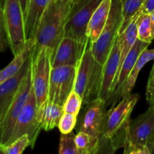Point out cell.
Masks as SVG:
<instances>
[{
  "instance_id": "484cf974",
  "label": "cell",
  "mask_w": 154,
  "mask_h": 154,
  "mask_svg": "<svg viewBox=\"0 0 154 154\" xmlns=\"http://www.w3.org/2000/svg\"><path fill=\"white\" fill-rule=\"evenodd\" d=\"M82 108V99L81 96L75 91L71 92L63 105L64 113L78 115Z\"/></svg>"
},
{
  "instance_id": "4fadbf2b",
  "label": "cell",
  "mask_w": 154,
  "mask_h": 154,
  "mask_svg": "<svg viewBox=\"0 0 154 154\" xmlns=\"http://www.w3.org/2000/svg\"><path fill=\"white\" fill-rule=\"evenodd\" d=\"M91 42L84 43L70 36H65L52 59V68L63 66L76 67Z\"/></svg>"
},
{
  "instance_id": "cb8c5ba5",
  "label": "cell",
  "mask_w": 154,
  "mask_h": 154,
  "mask_svg": "<svg viewBox=\"0 0 154 154\" xmlns=\"http://www.w3.org/2000/svg\"><path fill=\"white\" fill-rule=\"evenodd\" d=\"M138 39L142 42L151 43L154 39V35L152 29L151 18L150 14H141V20L138 27Z\"/></svg>"
},
{
  "instance_id": "7a4b0ae2",
  "label": "cell",
  "mask_w": 154,
  "mask_h": 154,
  "mask_svg": "<svg viewBox=\"0 0 154 154\" xmlns=\"http://www.w3.org/2000/svg\"><path fill=\"white\" fill-rule=\"evenodd\" d=\"M71 6L72 0L50 1L38 28L33 51H38L43 47H49L54 54L65 37V27Z\"/></svg>"
},
{
  "instance_id": "44dd1931",
  "label": "cell",
  "mask_w": 154,
  "mask_h": 154,
  "mask_svg": "<svg viewBox=\"0 0 154 154\" xmlns=\"http://www.w3.org/2000/svg\"><path fill=\"white\" fill-rule=\"evenodd\" d=\"M153 60H154V48L153 49H148V48H147L145 50H144L137 60L132 71L129 73L127 81L125 84L123 92H122L121 99L129 96L132 93V91L135 87L137 78H138L141 70L148 62Z\"/></svg>"
},
{
  "instance_id": "7c38bea8",
  "label": "cell",
  "mask_w": 154,
  "mask_h": 154,
  "mask_svg": "<svg viewBox=\"0 0 154 154\" xmlns=\"http://www.w3.org/2000/svg\"><path fill=\"white\" fill-rule=\"evenodd\" d=\"M32 87V66L28 75L26 77L23 82L19 91L17 93L14 99L12 102L4 120L2 123L1 129V139L0 143L2 146L6 145L8 142L11 135L12 131L14 127L17 117L20 113L21 110L26 102L30 91Z\"/></svg>"
},
{
  "instance_id": "8fae6325",
  "label": "cell",
  "mask_w": 154,
  "mask_h": 154,
  "mask_svg": "<svg viewBox=\"0 0 154 154\" xmlns=\"http://www.w3.org/2000/svg\"><path fill=\"white\" fill-rule=\"evenodd\" d=\"M76 67L63 66L52 68L50 78L48 100L63 106L71 92L74 90Z\"/></svg>"
},
{
  "instance_id": "2e32d148",
  "label": "cell",
  "mask_w": 154,
  "mask_h": 154,
  "mask_svg": "<svg viewBox=\"0 0 154 154\" xmlns=\"http://www.w3.org/2000/svg\"><path fill=\"white\" fill-rule=\"evenodd\" d=\"M150 43L142 42V41L137 39L135 43L131 48L130 51L128 54L127 57L122 64L120 70L119 72L118 75L114 81V87H113L112 93H111V99L109 100V103L112 104L113 106L118 102L119 99H121V94L123 92V87L126 84L127 78L129 77V73L132 71V68L135 66L137 60L141 55L144 50L148 48Z\"/></svg>"
},
{
  "instance_id": "8d00e7d4",
  "label": "cell",
  "mask_w": 154,
  "mask_h": 154,
  "mask_svg": "<svg viewBox=\"0 0 154 154\" xmlns=\"http://www.w3.org/2000/svg\"><path fill=\"white\" fill-rule=\"evenodd\" d=\"M153 106H154V105H153Z\"/></svg>"
},
{
  "instance_id": "30bf717a",
  "label": "cell",
  "mask_w": 154,
  "mask_h": 154,
  "mask_svg": "<svg viewBox=\"0 0 154 154\" xmlns=\"http://www.w3.org/2000/svg\"><path fill=\"white\" fill-rule=\"evenodd\" d=\"M37 101L32 87L26 102L18 116L11 138L7 144L13 142L14 140L22 135L28 134L31 138L32 147H34L38 136L42 129V126L37 118Z\"/></svg>"
},
{
  "instance_id": "4316f807",
  "label": "cell",
  "mask_w": 154,
  "mask_h": 154,
  "mask_svg": "<svg viewBox=\"0 0 154 154\" xmlns=\"http://www.w3.org/2000/svg\"><path fill=\"white\" fill-rule=\"evenodd\" d=\"M78 115L69 113H64L60 119L58 124V128L60 132L63 134H67L72 132L74 128L77 125V118Z\"/></svg>"
},
{
  "instance_id": "8992f818",
  "label": "cell",
  "mask_w": 154,
  "mask_h": 154,
  "mask_svg": "<svg viewBox=\"0 0 154 154\" xmlns=\"http://www.w3.org/2000/svg\"><path fill=\"white\" fill-rule=\"evenodd\" d=\"M123 21L122 0H111V9L106 24L98 40L92 43L91 45L95 59L101 64L105 65L114 42L118 36Z\"/></svg>"
},
{
  "instance_id": "e575fe53",
  "label": "cell",
  "mask_w": 154,
  "mask_h": 154,
  "mask_svg": "<svg viewBox=\"0 0 154 154\" xmlns=\"http://www.w3.org/2000/svg\"><path fill=\"white\" fill-rule=\"evenodd\" d=\"M1 129H2V123L1 122H0V139H1ZM2 147L1 145V143H0V147Z\"/></svg>"
},
{
  "instance_id": "d4e9b609",
  "label": "cell",
  "mask_w": 154,
  "mask_h": 154,
  "mask_svg": "<svg viewBox=\"0 0 154 154\" xmlns=\"http://www.w3.org/2000/svg\"><path fill=\"white\" fill-rule=\"evenodd\" d=\"M75 135L72 132L67 134L61 133L59 153L60 154H78L76 144Z\"/></svg>"
},
{
  "instance_id": "836d02e7",
  "label": "cell",
  "mask_w": 154,
  "mask_h": 154,
  "mask_svg": "<svg viewBox=\"0 0 154 154\" xmlns=\"http://www.w3.org/2000/svg\"><path fill=\"white\" fill-rule=\"evenodd\" d=\"M5 2V0H0V8H4Z\"/></svg>"
},
{
  "instance_id": "6da1fadb",
  "label": "cell",
  "mask_w": 154,
  "mask_h": 154,
  "mask_svg": "<svg viewBox=\"0 0 154 154\" xmlns=\"http://www.w3.org/2000/svg\"><path fill=\"white\" fill-rule=\"evenodd\" d=\"M138 99L139 95L131 93L123 98L117 106H113L108 111L103 138L96 153H114L119 148L124 147L131 114Z\"/></svg>"
},
{
  "instance_id": "52a82bcc",
  "label": "cell",
  "mask_w": 154,
  "mask_h": 154,
  "mask_svg": "<svg viewBox=\"0 0 154 154\" xmlns=\"http://www.w3.org/2000/svg\"><path fill=\"white\" fill-rule=\"evenodd\" d=\"M53 56L54 51L49 47L32 53V81L38 107L48 99Z\"/></svg>"
},
{
  "instance_id": "4dcf8cb0",
  "label": "cell",
  "mask_w": 154,
  "mask_h": 154,
  "mask_svg": "<svg viewBox=\"0 0 154 154\" xmlns=\"http://www.w3.org/2000/svg\"><path fill=\"white\" fill-rule=\"evenodd\" d=\"M140 10L143 14H150L154 11V0H144L142 7Z\"/></svg>"
},
{
  "instance_id": "9c48e42d",
  "label": "cell",
  "mask_w": 154,
  "mask_h": 154,
  "mask_svg": "<svg viewBox=\"0 0 154 154\" xmlns=\"http://www.w3.org/2000/svg\"><path fill=\"white\" fill-rule=\"evenodd\" d=\"M3 11L8 47L15 57L23 51L27 42L23 11L18 0H5Z\"/></svg>"
},
{
  "instance_id": "d590c367",
  "label": "cell",
  "mask_w": 154,
  "mask_h": 154,
  "mask_svg": "<svg viewBox=\"0 0 154 154\" xmlns=\"http://www.w3.org/2000/svg\"><path fill=\"white\" fill-rule=\"evenodd\" d=\"M27 1V5H28V3H29V0H26Z\"/></svg>"
},
{
  "instance_id": "9a60e30c",
  "label": "cell",
  "mask_w": 154,
  "mask_h": 154,
  "mask_svg": "<svg viewBox=\"0 0 154 154\" xmlns=\"http://www.w3.org/2000/svg\"><path fill=\"white\" fill-rule=\"evenodd\" d=\"M120 54H121V40L118 34L103 68L102 87L99 93V99L105 102L107 106L109 103L113 86L119 70Z\"/></svg>"
},
{
  "instance_id": "d6986e66",
  "label": "cell",
  "mask_w": 154,
  "mask_h": 154,
  "mask_svg": "<svg viewBox=\"0 0 154 154\" xmlns=\"http://www.w3.org/2000/svg\"><path fill=\"white\" fill-rule=\"evenodd\" d=\"M63 114V106L48 99L41 106L38 107L37 118L43 130L51 131L58 126Z\"/></svg>"
},
{
  "instance_id": "5b68a950",
  "label": "cell",
  "mask_w": 154,
  "mask_h": 154,
  "mask_svg": "<svg viewBox=\"0 0 154 154\" xmlns=\"http://www.w3.org/2000/svg\"><path fill=\"white\" fill-rule=\"evenodd\" d=\"M105 102L96 99L82 107L78 115L77 131L84 132L90 137V154H96L99 147L108 117Z\"/></svg>"
},
{
  "instance_id": "f546056e",
  "label": "cell",
  "mask_w": 154,
  "mask_h": 154,
  "mask_svg": "<svg viewBox=\"0 0 154 154\" xmlns=\"http://www.w3.org/2000/svg\"><path fill=\"white\" fill-rule=\"evenodd\" d=\"M146 99L150 106L154 105V64L149 76L146 89Z\"/></svg>"
},
{
  "instance_id": "83f0119b",
  "label": "cell",
  "mask_w": 154,
  "mask_h": 154,
  "mask_svg": "<svg viewBox=\"0 0 154 154\" xmlns=\"http://www.w3.org/2000/svg\"><path fill=\"white\" fill-rule=\"evenodd\" d=\"M75 144L78 154H90V137L84 132H78L75 135Z\"/></svg>"
},
{
  "instance_id": "ffe728a7",
  "label": "cell",
  "mask_w": 154,
  "mask_h": 154,
  "mask_svg": "<svg viewBox=\"0 0 154 154\" xmlns=\"http://www.w3.org/2000/svg\"><path fill=\"white\" fill-rule=\"evenodd\" d=\"M35 45V39L27 40L26 44L23 51L19 54L15 56L13 60L7 66L0 70V84L19 72L25 62L32 55Z\"/></svg>"
},
{
  "instance_id": "ac0fdd59",
  "label": "cell",
  "mask_w": 154,
  "mask_h": 154,
  "mask_svg": "<svg viewBox=\"0 0 154 154\" xmlns=\"http://www.w3.org/2000/svg\"><path fill=\"white\" fill-rule=\"evenodd\" d=\"M111 5V0H102L90 18L87 26V35L91 43L96 42L100 36L108 20Z\"/></svg>"
},
{
  "instance_id": "e0dca14e",
  "label": "cell",
  "mask_w": 154,
  "mask_h": 154,
  "mask_svg": "<svg viewBox=\"0 0 154 154\" xmlns=\"http://www.w3.org/2000/svg\"><path fill=\"white\" fill-rule=\"evenodd\" d=\"M51 0H29L25 16L26 40L35 39L44 13Z\"/></svg>"
},
{
  "instance_id": "603a6c76",
  "label": "cell",
  "mask_w": 154,
  "mask_h": 154,
  "mask_svg": "<svg viewBox=\"0 0 154 154\" xmlns=\"http://www.w3.org/2000/svg\"><path fill=\"white\" fill-rule=\"evenodd\" d=\"M32 147V141L28 134L22 135L20 138L7 145L0 147V153L3 154H21L27 147Z\"/></svg>"
},
{
  "instance_id": "7402d4cb",
  "label": "cell",
  "mask_w": 154,
  "mask_h": 154,
  "mask_svg": "<svg viewBox=\"0 0 154 154\" xmlns=\"http://www.w3.org/2000/svg\"><path fill=\"white\" fill-rule=\"evenodd\" d=\"M144 2V0H122L123 21L120 32L123 31L126 29L133 17L141 8Z\"/></svg>"
},
{
  "instance_id": "ba28073f",
  "label": "cell",
  "mask_w": 154,
  "mask_h": 154,
  "mask_svg": "<svg viewBox=\"0 0 154 154\" xmlns=\"http://www.w3.org/2000/svg\"><path fill=\"white\" fill-rule=\"evenodd\" d=\"M102 0H72L66 20L65 36H70L84 43L90 42L87 35L88 23Z\"/></svg>"
},
{
  "instance_id": "d6a6232c",
  "label": "cell",
  "mask_w": 154,
  "mask_h": 154,
  "mask_svg": "<svg viewBox=\"0 0 154 154\" xmlns=\"http://www.w3.org/2000/svg\"><path fill=\"white\" fill-rule=\"evenodd\" d=\"M150 18H151L152 29H153V35H154V11L150 14Z\"/></svg>"
},
{
  "instance_id": "f1b7e54d",
  "label": "cell",
  "mask_w": 154,
  "mask_h": 154,
  "mask_svg": "<svg viewBox=\"0 0 154 154\" xmlns=\"http://www.w3.org/2000/svg\"><path fill=\"white\" fill-rule=\"evenodd\" d=\"M8 46L7 32L4 20V11L3 8H0V51L4 52Z\"/></svg>"
},
{
  "instance_id": "3957f363",
  "label": "cell",
  "mask_w": 154,
  "mask_h": 154,
  "mask_svg": "<svg viewBox=\"0 0 154 154\" xmlns=\"http://www.w3.org/2000/svg\"><path fill=\"white\" fill-rule=\"evenodd\" d=\"M91 45L87 47L76 66L74 90L81 96L82 107L99 99L102 87L104 65L95 59Z\"/></svg>"
},
{
  "instance_id": "277c9868",
  "label": "cell",
  "mask_w": 154,
  "mask_h": 154,
  "mask_svg": "<svg viewBox=\"0 0 154 154\" xmlns=\"http://www.w3.org/2000/svg\"><path fill=\"white\" fill-rule=\"evenodd\" d=\"M125 154L154 153V106L129 122L126 129Z\"/></svg>"
},
{
  "instance_id": "5bb4252c",
  "label": "cell",
  "mask_w": 154,
  "mask_h": 154,
  "mask_svg": "<svg viewBox=\"0 0 154 154\" xmlns=\"http://www.w3.org/2000/svg\"><path fill=\"white\" fill-rule=\"evenodd\" d=\"M32 66V55L25 62L19 72L11 78L0 84V122L2 123L5 117L19 91L23 82Z\"/></svg>"
},
{
  "instance_id": "1f68e13d",
  "label": "cell",
  "mask_w": 154,
  "mask_h": 154,
  "mask_svg": "<svg viewBox=\"0 0 154 154\" xmlns=\"http://www.w3.org/2000/svg\"><path fill=\"white\" fill-rule=\"evenodd\" d=\"M18 1H19L21 7H22L23 11L24 18H25L26 14V10H27V1L26 0H18Z\"/></svg>"
}]
</instances>
